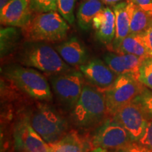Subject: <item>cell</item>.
Masks as SVG:
<instances>
[{"mask_svg": "<svg viewBox=\"0 0 152 152\" xmlns=\"http://www.w3.org/2000/svg\"><path fill=\"white\" fill-rule=\"evenodd\" d=\"M128 132L132 142H138L145 132L149 120L134 102L123 106L113 115Z\"/></svg>", "mask_w": 152, "mask_h": 152, "instance_id": "30bf717a", "label": "cell"}, {"mask_svg": "<svg viewBox=\"0 0 152 152\" xmlns=\"http://www.w3.org/2000/svg\"><path fill=\"white\" fill-rule=\"evenodd\" d=\"M152 55V23L144 33L140 34Z\"/></svg>", "mask_w": 152, "mask_h": 152, "instance_id": "f1b7e54d", "label": "cell"}, {"mask_svg": "<svg viewBox=\"0 0 152 152\" xmlns=\"http://www.w3.org/2000/svg\"><path fill=\"white\" fill-rule=\"evenodd\" d=\"M10 0H0V9H2Z\"/></svg>", "mask_w": 152, "mask_h": 152, "instance_id": "1f68e13d", "label": "cell"}, {"mask_svg": "<svg viewBox=\"0 0 152 152\" xmlns=\"http://www.w3.org/2000/svg\"><path fill=\"white\" fill-rule=\"evenodd\" d=\"M29 0H10L0 12L1 24L23 28L33 18Z\"/></svg>", "mask_w": 152, "mask_h": 152, "instance_id": "7c38bea8", "label": "cell"}, {"mask_svg": "<svg viewBox=\"0 0 152 152\" xmlns=\"http://www.w3.org/2000/svg\"><path fill=\"white\" fill-rule=\"evenodd\" d=\"M113 152H152V149L142 145L138 142H130L123 147L115 149Z\"/></svg>", "mask_w": 152, "mask_h": 152, "instance_id": "484cf974", "label": "cell"}, {"mask_svg": "<svg viewBox=\"0 0 152 152\" xmlns=\"http://www.w3.org/2000/svg\"><path fill=\"white\" fill-rule=\"evenodd\" d=\"M2 72L6 78L30 98L39 102L52 101L53 94L48 80L38 70L13 64L4 68Z\"/></svg>", "mask_w": 152, "mask_h": 152, "instance_id": "7a4b0ae2", "label": "cell"}, {"mask_svg": "<svg viewBox=\"0 0 152 152\" xmlns=\"http://www.w3.org/2000/svg\"><path fill=\"white\" fill-rule=\"evenodd\" d=\"M115 52L133 54L143 58L152 56L140 34H129Z\"/></svg>", "mask_w": 152, "mask_h": 152, "instance_id": "ac0fdd59", "label": "cell"}, {"mask_svg": "<svg viewBox=\"0 0 152 152\" xmlns=\"http://www.w3.org/2000/svg\"><path fill=\"white\" fill-rule=\"evenodd\" d=\"M61 57L68 65L81 66L86 64L88 54L84 45L77 38L72 37L55 47Z\"/></svg>", "mask_w": 152, "mask_h": 152, "instance_id": "2e32d148", "label": "cell"}, {"mask_svg": "<svg viewBox=\"0 0 152 152\" xmlns=\"http://www.w3.org/2000/svg\"><path fill=\"white\" fill-rule=\"evenodd\" d=\"M151 23V13L147 12L134 4V9L131 16L129 34L144 33L149 28Z\"/></svg>", "mask_w": 152, "mask_h": 152, "instance_id": "44dd1931", "label": "cell"}, {"mask_svg": "<svg viewBox=\"0 0 152 152\" xmlns=\"http://www.w3.org/2000/svg\"><path fill=\"white\" fill-rule=\"evenodd\" d=\"M92 27L99 40L107 46H111L115 32V18L113 9L104 7L94 17Z\"/></svg>", "mask_w": 152, "mask_h": 152, "instance_id": "5bb4252c", "label": "cell"}, {"mask_svg": "<svg viewBox=\"0 0 152 152\" xmlns=\"http://www.w3.org/2000/svg\"><path fill=\"white\" fill-rule=\"evenodd\" d=\"M83 76L98 89L106 90L116 80V75L105 62L95 58L79 66Z\"/></svg>", "mask_w": 152, "mask_h": 152, "instance_id": "8fae6325", "label": "cell"}, {"mask_svg": "<svg viewBox=\"0 0 152 152\" xmlns=\"http://www.w3.org/2000/svg\"><path fill=\"white\" fill-rule=\"evenodd\" d=\"M132 102L140 106L147 119L152 121V90L145 87Z\"/></svg>", "mask_w": 152, "mask_h": 152, "instance_id": "603a6c76", "label": "cell"}, {"mask_svg": "<svg viewBox=\"0 0 152 152\" xmlns=\"http://www.w3.org/2000/svg\"><path fill=\"white\" fill-rule=\"evenodd\" d=\"M89 152H110V151H109V149H104V148L96 147L94 148V149L90 150Z\"/></svg>", "mask_w": 152, "mask_h": 152, "instance_id": "4dcf8cb0", "label": "cell"}, {"mask_svg": "<svg viewBox=\"0 0 152 152\" xmlns=\"http://www.w3.org/2000/svg\"><path fill=\"white\" fill-rule=\"evenodd\" d=\"M132 142L128 132L115 116L104 119L92 135V147L116 149Z\"/></svg>", "mask_w": 152, "mask_h": 152, "instance_id": "ba28073f", "label": "cell"}, {"mask_svg": "<svg viewBox=\"0 0 152 152\" xmlns=\"http://www.w3.org/2000/svg\"><path fill=\"white\" fill-rule=\"evenodd\" d=\"M17 59L20 65L52 75L72 71L56 49L43 42L26 41L19 51Z\"/></svg>", "mask_w": 152, "mask_h": 152, "instance_id": "6da1fadb", "label": "cell"}, {"mask_svg": "<svg viewBox=\"0 0 152 152\" xmlns=\"http://www.w3.org/2000/svg\"><path fill=\"white\" fill-rule=\"evenodd\" d=\"M143 59V57L135 55L116 52H110L104 56V61L118 75L125 73H132L136 75Z\"/></svg>", "mask_w": 152, "mask_h": 152, "instance_id": "9a60e30c", "label": "cell"}, {"mask_svg": "<svg viewBox=\"0 0 152 152\" xmlns=\"http://www.w3.org/2000/svg\"><path fill=\"white\" fill-rule=\"evenodd\" d=\"M29 116L32 126L48 144L57 142L67 133L65 118L46 104H38Z\"/></svg>", "mask_w": 152, "mask_h": 152, "instance_id": "5b68a950", "label": "cell"}, {"mask_svg": "<svg viewBox=\"0 0 152 152\" xmlns=\"http://www.w3.org/2000/svg\"><path fill=\"white\" fill-rule=\"evenodd\" d=\"M100 0H83L77 13V20L81 29L87 30L92 26L94 17L103 9Z\"/></svg>", "mask_w": 152, "mask_h": 152, "instance_id": "d6986e66", "label": "cell"}, {"mask_svg": "<svg viewBox=\"0 0 152 152\" xmlns=\"http://www.w3.org/2000/svg\"><path fill=\"white\" fill-rule=\"evenodd\" d=\"M106 113L105 95L96 87L85 85L71 111L73 123L80 128L90 129L103 122Z\"/></svg>", "mask_w": 152, "mask_h": 152, "instance_id": "3957f363", "label": "cell"}, {"mask_svg": "<svg viewBox=\"0 0 152 152\" xmlns=\"http://www.w3.org/2000/svg\"><path fill=\"white\" fill-rule=\"evenodd\" d=\"M138 142L152 149V121H149L145 132Z\"/></svg>", "mask_w": 152, "mask_h": 152, "instance_id": "4316f807", "label": "cell"}, {"mask_svg": "<svg viewBox=\"0 0 152 152\" xmlns=\"http://www.w3.org/2000/svg\"><path fill=\"white\" fill-rule=\"evenodd\" d=\"M76 0H58V11L66 21L73 24L75 20L74 6Z\"/></svg>", "mask_w": 152, "mask_h": 152, "instance_id": "d4e9b609", "label": "cell"}, {"mask_svg": "<svg viewBox=\"0 0 152 152\" xmlns=\"http://www.w3.org/2000/svg\"><path fill=\"white\" fill-rule=\"evenodd\" d=\"M143 10L152 14V0H129Z\"/></svg>", "mask_w": 152, "mask_h": 152, "instance_id": "83f0119b", "label": "cell"}, {"mask_svg": "<svg viewBox=\"0 0 152 152\" xmlns=\"http://www.w3.org/2000/svg\"><path fill=\"white\" fill-rule=\"evenodd\" d=\"M134 6V4L129 0L112 6L115 18V32L111 49L114 52L118 48L124 38L130 33V19Z\"/></svg>", "mask_w": 152, "mask_h": 152, "instance_id": "4fadbf2b", "label": "cell"}, {"mask_svg": "<svg viewBox=\"0 0 152 152\" xmlns=\"http://www.w3.org/2000/svg\"><path fill=\"white\" fill-rule=\"evenodd\" d=\"M16 27H9L1 29V58H4L13 53L20 42L21 32Z\"/></svg>", "mask_w": 152, "mask_h": 152, "instance_id": "ffe728a7", "label": "cell"}, {"mask_svg": "<svg viewBox=\"0 0 152 152\" xmlns=\"http://www.w3.org/2000/svg\"><path fill=\"white\" fill-rule=\"evenodd\" d=\"M68 30L65 19L59 13L53 11L34 15L21 30L26 41L47 43L63 40Z\"/></svg>", "mask_w": 152, "mask_h": 152, "instance_id": "277c9868", "label": "cell"}, {"mask_svg": "<svg viewBox=\"0 0 152 152\" xmlns=\"http://www.w3.org/2000/svg\"><path fill=\"white\" fill-rule=\"evenodd\" d=\"M145 87L132 73L118 75L113 84L105 90L107 114L113 116L123 106L132 102Z\"/></svg>", "mask_w": 152, "mask_h": 152, "instance_id": "8992f818", "label": "cell"}, {"mask_svg": "<svg viewBox=\"0 0 152 152\" xmlns=\"http://www.w3.org/2000/svg\"><path fill=\"white\" fill-rule=\"evenodd\" d=\"M102 1L104 4H105L106 5H111L113 6L115 4H117L119 1H122V0H100Z\"/></svg>", "mask_w": 152, "mask_h": 152, "instance_id": "f546056e", "label": "cell"}, {"mask_svg": "<svg viewBox=\"0 0 152 152\" xmlns=\"http://www.w3.org/2000/svg\"><path fill=\"white\" fill-rule=\"evenodd\" d=\"M49 145L52 152H89L91 148L90 142L76 130L69 131L59 140Z\"/></svg>", "mask_w": 152, "mask_h": 152, "instance_id": "e0dca14e", "label": "cell"}, {"mask_svg": "<svg viewBox=\"0 0 152 152\" xmlns=\"http://www.w3.org/2000/svg\"><path fill=\"white\" fill-rule=\"evenodd\" d=\"M54 94L61 106L67 111H72L83 92V75L71 71L56 75L49 78Z\"/></svg>", "mask_w": 152, "mask_h": 152, "instance_id": "52a82bcc", "label": "cell"}, {"mask_svg": "<svg viewBox=\"0 0 152 152\" xmlns=\"http://www.w3.org/2000/svg\"><path fill=\"white\" fill-rule=\"evenodd\" d=\"M136 77L142 85L152 90V56L144 58L139 66Z\"/></svg>", "mask_w": 152, "mask_h": 152, "instance_id": "7402d4cb", "label": "cell"}, {"mask_svg": "<svg viewBox=\"0 0 152 152\" xmlns=\"http://www.w3.org/2000/svg\"><path fill=\"white\" fill-rule=\"evenodd\" d=\"M14 148L18 152H52L49 144L32 126L29 115H23L13 130Z\"/></svg>", "mask_w": 152, "mask_h": 152, "instance_id": "9c48e42d", "label": "cell"}, {"mask_svg": "<svg viewBox=\"0 0 152 152\" xmlns=\"http://www.w3.org/2000/svg\"><path fill=\"white\" fill-rule=\"evenodd\" d=\"M33 16L41 13L58 11V0H29Z\"/></svg>", "mask_w": 152, "mask_h": 152, "instance_id": "cb8c5ba5", "label": "cell"}]
</instances>
